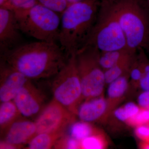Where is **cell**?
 I'll return each mask as SVG.
<instances>
[{"instance_id": "1", "label": "cell", "mask_w": 149, "mask_h": 149, "mask_svg": "<svg viewBox=\"0 0 149 149\" xmlns=\"http://www.w3.org/2000/svg\"><path fill=\"white\" fill-rule=\"evenodd\" d=\"M69 58L58 43L40 41L22 44L1 54V60L31 80L51 79Z\"/></svg>"}, {"instance_id": "2", "label": "cell", "mask_w": 149, "mask_h": 149, "mask_svg": "<svg viewBox=\"0 0 149 149\" xmlns=\"http://www.w3.org/2000/svg\"><path fill=\"white\" fill-rule=\"evenodd\" d=\"M101 0H85L70 4L61 14L58 44L68 57L86 45L95 22Z\"/></svg>"}, {"instance_id": "3", "label": "cell", "mask_w": 149, "mask_h": 149, "mask_svg": "<svg viewBox=\"0 0 149 149\" xmlns=\"http://www.w3.org/2000/svg\"><path fill=\"white\" fill-rule=\"evenodd\" d=\"M127 47L137 51L149 45V6L147 0H112Z\"/></svg>"}, {"instance_id": "4", "label": "cell", "mask_w": 149, "mask_h": 149, "mask_svg": "<svg viewBox=\"0 0 149 149\" xmlns=\"http://www.w3.org/2000/svg\"><path fill=\"white\" fill-rule=\"evenodd\" d=\"M88 46L100 52L128 47L112 0H101L95 22L84 47Z\"/></svg>"}, {"instance_id": "5", "label": "cell", "mask_w": 149, "mask_h": 149, "mask_svg": "<svg viewBox=\"0 0 149 149\" xmlns=\"http://www.w3.org/2000/svg\"><path fill=\"white\" fill-rule=\"evenodd\" d=\"M14 11L23 34L37 41L58 43L61 14L39 3L28 9Z\"/></svg>"}, {"instance_id": "6", "label": "cell", "mask_w": 149, "mask_h": 149, "mask_svg": "<svg viewBox=\"0 0 149 149\" xmlns=\"http://www.w3.org/2000/svg\"><path fill=\"white\" fill-rule=\"evenodd\" d=\"M100 53L97 48L88 46L76 55L82 96L86 100L102 95L104 92L106 83L104 71L99 62Z\"/></svg>"}, {"instance_id": "7", "label": "cell", "mask_w": 149, "mask_h": 149, "mask_svg": "<svg viewBox=\"0 0 149 149\" xmlns=\"http://www.w3.org/2000/svg\"><path fill=\"white\" fill-rule=\"evenodd\" d=\"M51 79L54 99L76 115L83 96L76 55L70 56L65 65Z\"/></svg>"}, {"instance_id": "8", "label": "cell", "mask_w": 149, "mask_h": 149, "mask_svg": "<svg viewBox=\"0 0 149 149\" xmlns=\"http://www.w3.org/2000/svg\"><path fill=\"white\" fill-rule=\"evenodd\" d=\"M74 113L53 99L35 121L37 134L65 131L74 122Z\"/></svg>"}, {"instance_id": "9", "label": "cell", "mask_w": 149, "mask_h": 149, "mask_svg": "<svg viewBox=\"0 0 149 149\" xmlns=\"http://www.w3.org/2000/svg\"><path fill=\"white\" fill-rule=\"evenodd\" d=\"M22 34L14 11L0 7V54L21 45Z\"/></svg>"}, {"instance_id": "10", "label": "cell", "mask_w": 149, "mask_h": 149, "mask_svg": "<svg viewBox=\"0 0 149 149\" xmlns=\"http://www.w3.org/2000/svg\"><path fill=\"white\" fill-rule=\"evenodd\" d=\"M0 78L1 102L13 100L19 90L31 80L2 60L0 65Z\"/></svg>"}, {"instance_id": "11", "label": "cell", "mask_w": 149, "mask_h": 149, "mask_svg": "<svg viewBox=\"0 0 149 149\" xmlns=\"http://www.w3.org/2000/svg\"><path fill=\"white\" fill-rule=\"evenodd\" d=\"M29 80L19 90L13 101L20 114L24 117L34 116L42 111L44 98Z\"/></svg>"}, {"instance_id": "12", "label": "cell", "mask_w": 149, "mask_h": 149, "mask_svg": "<svg viewBox=\"0 0 149 149\" xmlns=\"http://www.w3.org/2000/svg\"><path fill=\"white\" fill-rule=\"evenodd\" d=\"M35 122L28 120H16L6 130L4 141L18 148L27 143L36 135Z\"/></svg>"}, {"instance_id": "13", "label": "cell", "mask_w": 149, "mask_h": 149, "mask_svg": "<svg viewBox=\"0 0 149 149\" xmlns=\"http://www.w3.org/2000/svg\"><path fill=\"white\" fill-rule=\"evenodd\" d=\"M108 113V104L102 95L86 100L78 107L77 115L80 120L88 123L98 120Z\"/></svg>"}, {"instance_id": "14", "label": "cell", "mask_w": 149, "mask_h": 149, "mask_svg": "<svg viewBox=\"0 0 149 149\" xmlns=\"http://www.w3.org/2000/svg\"><path fill=\"white\" fill-rule=\"evenodd\" d=\"M129 74H125L109 84L107 91L108 112L124 95L128 87Z\"/></svg>"}, {"instance_id": "15", "label": "cell", "mask_w": 149, "mask_h": 149, "mask_svg": "<svg viewBox=\"0 0 149 149\" xmlns=\"http://www.w3.org/2000/svg\"><path fill=\"white\" fill-rule=\"evenodd\" d=\"M126 47L116 50L100 52L99 62L104 71L137 52Z\"/></svg>"}, {"instance_id": "16", "label": "cell", "mask_w": 149, "mask_h": 149, "mask_svg": "<svg viewBox=\"0 0 149 149\" xmlns=\"http://www.w3.org/2000/svg\"><path fill=\"white\" fill-rule=\"evenodd\" d=\"M65 131L41 133L35 135L28 142L27 148L48 149L54 146L57 141L65 134Z\"/></svg>"}, {"instance_id": "17", "label": "cell", "mask_w": 149, "mask_h": 149, "mask_svg": "<svg viewBox=\"0 0 149 149\" xmlns=\"http://www.w3.org/2000/svg\"><path fill=\"white\" fill-rule=\"evenodd\" d=\"M136 54L137 52L121 61L109 69L105 70L104 73L106 84H109L118 77L125 74H129Z\"/></svg>"}, {"instance_id": "18", "label": "cell", "mask_w": 149, "mask_h": 149, "mask_svg": "<svg viewBox=\"0 0 149 149\" xmlns=\"http://www.w3.org/2000/svg\"><path fill=\"white\" fill-rule=\"evenodd\" d=\"M20 114L13 100L1 102L0 107V127L1 132L6 130L16 120Z\"/></svg>"}, {"instance_id": "19", "label": "cell", "mask_w": 149, "mask_h": 149, "mask_svg": "<svg viewBox=\"0 0 149 149\" xmlns=\"http://www.w3.org/2000/svg\"><path fill=\"white\" fill-rule=\"evenodd\" d=\"M100 132L89 123L82 121L74 122L69 126L70 136L79 141Z\"/></svg>"}, {"instance_id": "20", "label": "cell", "mask_w": 149, "mask_h": 149, "mask_svg": "<svg viewBox=\"0 0 149 149\" xmlns=\"http://www.w3.org/2000/svg\"><path fill=\"white\" fill-rule=\"evenodd\" d=\"M137 57L143 71L139 86L143 91H149V58L143 48L137 50Z\"/></svg>"}, {"instance_id": "21", "label": "cell", "mask_w": 149, "mask_h": 149, "mask_svg": "<svg viewBox=\"0 0 149 149\" xmlns=\"http://www.w3.org/2000/svg\"><path fill=\"white\" fill-rule=\"evenodd\" d=\"M80 149H103L105 148L107 142L101 132L95 133L80 141Z\"/></svg>"}, {"instance_id": "22", "label": "cell", "mask_w": 149, "mask_h": 149, "mask_svg": "<svg viewBox=\"0 0 149 149\" xmlns=\"http://www.w3.org/2000/svg\"><path fill=\"white\" fill-rule=\"evenodd\" d=\"M140 109L141 107L139 105L132 102H130L116 109L114 111V115L118 120L127 123L130 118L137 114Z\"/></svg>"}, {"instance_id": "23", "label": "cell", "mask_w": 149, "mask_h": 149, "mask_svg": "<svg viewBox=\"0 0 149 149\" xmlns=\"http://www.w3.org/2000/svg\"><path fill=\"white\" fill-rule=\"evenodd\" d=\"M54 148L56 149H80V141L69 135L64 134L57 141Z\"/></svg>"}, {"instance_id": "24", "label": "cell", "mask_w": 149, "mask_h": 149, "mask_svg": "<svg viewBox=\"0 0 149 149\" xmlns=\"http://www.w3.org/2000/svg\"><path fill=\"white\" fill-rule=\"evenodd\" d=\"M39 3L61 14L69 6L67 0H37Z\"/></svg>"}, {"instance_id": "25", "label": "cell", "mask_w": 149, "mask_h": 149, "mask_svg": "<svg viewBox=\"0 0 149 149\" xmlns=\"http://www.w3.org/2000/svg\"><path fill=\"white\" fill-rule=\"evenodd\" d=\"M126 123L136 127L149 123V109L141 108L139 112Z\"/></svg>"}, {"instance_id": "26", "label": "cell", "mask_w": 149, "mask_h": 149, "mask_svg": "<svg viewBox=\"0 0 149 149\" xmlns=\"http://www.w3.org/2000/svg\"><path fill=\"white\" fill-rule=\"evenodd\" d=\"M11 9L14 11L24 10L38 3L37 0H10Z\"/></svg>"}, {"instance_id": "27", "label": "cell", "mask_w": 149, "mask_h": 149, "mask_svg": "<svg viewBox=\"0 0 149 149\" xmlns=\"http://www.w3.org/2000/svg\"><path fill=\"white\" fill-rule=\"evenodd\" d=\"M135 134L142 142L149 143V123L136 127Z\"/></svg>"}, {"instance_id": "28", "label": "cell", "mask_w": 149, "mask_h": 149, "mask_svg": "<svg viewBox=\"0 0 149 149\" xmlns=\"http://www.w3.org/2000/svg\"><path fill=\"white\" fill-rule=\"evenodd\" d=\"M138 102L140 107L149 109V91H143L140 94Z\"/></svg>"}, {"instance_id": "29", "label": "cell", "mask_w": 149, "mask_h": 149, "mask_svg": "<svg viewBox=\"0 0 149 149\" xmlns=\"http://www.w3.org/2000/svg\"><path fill=\"white\" fill-rule=\"evenodd\" d=\"M17 147L13 145L6 143L4 141H1L0 149H16Z\"/></svg>"}, {"instance_id": "30", "label": "cell", "mask_w": 149, "mask_h": 149, "mask_svg": "<svg viewBox=\"0 0 149 149\" xmlns=\"http://www.w3.org/2000/svg\"><path fill=\"white\" fill-rule=\"evenodd\" d=\"M0 7H3L11 9L10 0H0Z\"/></svg>"}, {"instance_id": "31", "label": "cell", "mask_w": 149, "mask_h": 149, "mask_svg": "<svg viewBox=\"0 0 149 149\" xmlns=\"http://www.w3.org/2000/svg\"><path fill=\"white\" fill-rule=\"evenodd\" d=\"M140 148L142 149H149V143L142 142L140 144Z\"/></svg>"}, {"instance_id": "32", "label": "cell", "mask_w": 149, "mask_h": 149, "mask_svg": "<svg viewBox=\"0 0 149 149\" xmlns=\"http://www.w3.org/2000/svg\"><path fill=\"white\" fill-rule=\"evenodd\" d=\"M85 1V0H67L69 5L71 4L74 3L79 2L82 1Z\"/></svg>"}, {"instance_id": "33", "label": "cell", "mask_w": 149, "mask_h": 149, "mask_svg": "<svg viewBox=\"0 0 149 149\" xmlns=\"http://www.w3.org/2000/svg\"><path fill=\"white\" fill-rule=\"evenodd\" d=\"M145 50H146V51H147V52H148V53L149 54V45L148 46V47H147L146 49H145Z\"/></svg>"}, {"instance_id": "34", "label": "cell", "mask_w": 149, "mask_h": 149, "mask_svg": "<svg viewBox=\"0 0 149 149\" xmlns=\"http://www.w3.org/2000/svg\"><path fill=\"white\" fill-rule=\"evenodd\" d=\"M147 2H148V3L149 2V0H147Z\"/></svg>"}, {"instance_id": "35", "label": "cell", "mask_w": 149, "mask_h": 149, "mask_svg": "<svg viewBox=\"0 0 149 149\" xmlns=\"http://www.w3.org/2000/svg\"><path fill=\"white\" fill-rule=\"evenodd\" d=\"M148 4L149 6V2L148 3Z\"/></svg>"}]
</instances>
